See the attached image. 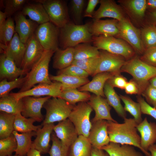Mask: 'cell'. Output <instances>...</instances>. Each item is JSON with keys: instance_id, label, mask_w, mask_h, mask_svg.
<instances>
[{"instance_id": "91938a15", "label": "cell", "mask_w": 156, "mask_h": 156, "mask_svg": "<svg viewBox=\"0 0 156 156\" xmlns=\"http://www.w3.org/2000/svg\"><path fill=\"white\" fill-rule=\"evenodd\" d=\"M40 153L34 148L31 147L27 154L26 156H41Z\"/></svg>"}, {"instance_id": "03108f58", "label": "cell", "mask_w": 156, "mask_h": 156, "mask_svg": "<svg viewBox=\"0 0 156 156\" xmlns=\"http://www.w3.org/2000/svg\"></svg>"}, {"instance_id": "8fae6325", "label": "cell", "mask_w": 156, "mask_h": 156, "mask_svg": "<svg viewBox=\"0 0 156 156\" xmlns=\"http://www.w3.org/2000/svg\"><path fill=\"white\" fill-rule=\"evenodd\" d=\"M62 90V85L60 82L54 81L51 83H41L35 86L27 91L11 93L17 100L28 96L36 97L41 96H50L58 97Z\"/></svg>"}, {"instance_id": "f5cc1de1", "label": "cell", "mask_w": 156, "mask_h": 156, "mask_svg": "<svg viewBox=\"0 0 156 156\" xmlns=\"http://www.w3.org/2000/svg\"><path fill=\"white\" fill-rule=\"evenodd\" d=\"M107 81L113 88L116 87L122 90L125 89L128 82L127 79L120 73L114 75Z\"/></svg>"}, {"instance_id": "4fadbf2b", "label": "cell", "mask_w": 156, "mask_h": 156, "mask_svg": "<svg viewBox=\"0 0 156 156\" xmlns=\"http://www.w3.org/2000/svg\"><path fill=\"white\" fill-rule=\"evenodd\" d=\"M99 51L100 60L95 75L102 72L114 74L120 73L121 68L127 61L125 58L122 56L112 54L105 50Z\"/></svg>"}, {"instance_id": "e7e4bbea", "label": "cell", "mask_w": 156, "mask_h": 156, "mask_svg": "<svg viewBox=\"0 0 156 156\" xmlns=\"http://www.w3.org/2000/svg\"><path fill=\"white\" fill-rule=\"evenodd\" d=\"M20 156V155H10V156Z\"/></svg>"}, {"instance_id": "be15d7a7", "label": "cell", "mask_w": 156, "mask_h": 156, "mask_svg": "<svg viewBox=\"0 0 156 156\" xmlns=\"http://www.w3.org/2000/svg\"><path fill=\"white\" fill-rule=\"evenodd\" d=\"M149 82L151 86L156 88V76L151 79Z\"/></svg>"}, {"instance_id": "7dc6e473", "label": "cell", "mask_w": 156, "mask_h": 156, "mask_svg": "<svg viewBox=\"0 0 156 156\" xmlns=\"http://www.w3.org/2000/svg\"><path fill=\"white\" fill-rule=\"evenodd\" d=\"M71 10L74 20L77 25H80L82 15L86 3L84 0H72Z\"/></svg>"}, {"instance_id": "c3c4849f", "label": "cell", "mask_w": 156, "mask_h": 156, "mask_svg": "<svg viewBox=\"0 0 156 156\" xmlns=\"http://www.w3.org/2000/svg\"><path fill=\"white\" fill-rule=\"evenodd\" d=\"M61 74L82 78H88L89 76L83 70L78 66L73 64L64 69L58 70L57 75Z\"/></svg>"}, {"instance_id": "74e56055", "label": "cell", "mask_w": 156, "mask_h": 156, "mask_svg": "<svg viewBox=\"0 0 156 156\" xmlns=\"http://www.w3.org/2000/svg\"><path fill=\"white\" fill-rule=\"evenodd\" d=\"M140 29L142 42L145 50L156 47V25L146 23Z\"/></svg>"}, {"instance_id": "f546056e", "label": "cell", "mask_w": 156, "mask_h": 156, "mask_svg": "<svg viewBox=\"0 0 156 156\" xmlns=\"http://www.w3.org/2000/svg\"><path fill=\"white\" fill-rule=\"evenodd\" d=\"M92 148L88 138L79 135L70 146L68 156H91Z\"/></svg>"}, {"instance_id": "9f6ffc18", "label": "cell", "mask_w": 156, "mask_h": 156, "mask_svg": "<svg viewBox=\"0 0 156 156\" xmlns=\"http://www.w3.org/2000/svg\"><path fill=\"white\" fill-rule=\"evenodd\" d=\"M145 19L146 23L156 25V10L151 12H148L146 15Z\"/></svg>"}, {"instance_id": "816d5d0a", "label": "cell", "mask_w": 156, "mask_h": 156, "mask_svg": "<svg viewBox=\"0 0 156 156\" xmlns=\"http://www.w3.org/2000/svg\"><path fill=\"white\" fill-rule=\"evenodd\" d=\"M137 99L140 105L142 114L149 115L156 120V109L150 105L140 95L137 96Z\"/></svg>"}, {"instance_id": "d4e9b609", "label": "cell", "mask_w": 156, "mask_h": 156, "mask_svg": "<svg viewBox=\"0 0 156 156\" xmlns=\"http://www.w3.org/2000/svg\"><path fill=\"white\" fill-rule=\"evenodd\" d=\"M114 75L108 72L98 73L93 77L91 81L79 88L78 90L81 91L90 92L97 96L104 97L105 84Z\"/></svg>"}, {"instance_id": "2e32d148", "label": "cell", "mask_w": 156, "mask_h": 156, "mask_svg": "<svg viewBox=\"0 0 156 156\" xmlns=\"http://www.w3.org/2000/svg\"><path fill=\"white\" fill-rule=\"evenodd\" d=\"M99 3V7L93 15V19L109 17L120 21L127 16L122 7L114 0H100Z\"/></svg>"}, {"instance_id": "ab89813d", "label": "cell", "mask_w": 156, "mask_h": 156, "mask_svg": "<svg viewBox=\"0 0 156 156\" xmlns=\"http://www.w3.org/2000/svg\"><path fill=\"white\" fill-rule=\"evenodd\" d=\"M15 33L14 18L8 17L5 22L0 26V44L8 46Z\"/></svg>"}, {"instance_id": "6da1fadb", "label": "cell", "mask_w": 156, "mask_h": 156, "mask_svg": "<svg viewBox=\"0 0 156 156\" xmlns=\"http://www.w3.org/2000/svg\"><path fill=\"white\" fill-rule=\"evenodd\" d=\"M122 123L108 121L107 130L110 142L137 147L143 153L140 146L141 138L137 132L138 125L134 118L124 119Z\"/></svg>"}, {"instance_id": "e0dca14e", "label": "cell", "mask_w": 156, "mask_h": 156, "mask_svg": "<svg viewBox=\"0 0 156 156\" xmlns=\"http://www.w3.org/2000/svg\"><path fill=\"white\" fill-rule=\"evenodd\" d=\"M137 128L140 135V146L143 153L146 156H150L148 148L156 142V123L149 122L146 117L138 125Z\"/></svg>"}, {"instance_id": "f6af8a7d", "label": "cell", "mask_w": 156, "mask_h": 156, "mask_svg": "<svg viewBox=\"0 0 156 156\" xmlns=\"http://www.w3.org/2000/svg\"><path fill=\"white\" fill-rule=\"evenodd\" d=\"M52 145L48 153L50 156H68L69 148L64 146L55 133L51 135Z\"/></svg>"}, {"instance_id": "484cf974", "label": "cell", "mask_w": 156, "mask_h": 156, "mask_svg": "<svg viewBox=\"0 0 156 156\" xmlns=\"http://www.w3.org/2000/svg\"><path fill=\"white\" fill-rule=\"evenodd\" d=\"M25 49L26 44L21 41L16 32L3 53L11 58L17 66L21 68Z\"/></svg>"}, {"instance_id": "e575fe53", "label": "cell", "mask_w": 156, "mask_h": 156, "mask_svg": "<svg viewBox=\"0 0 156 156\" xmlns=\"http://www.w3.org/2000/svg\"><path fill=\"white\" fill-rule=\"evenodd\" d=\"M51 80L60 82L62 90L68 88H79L90 81L88 78H82L61 74L50 76Z\"/></svg>"}, {"instance_id": "681fc988", "label": "cell", "mask_w": 156, "mask_h": 156, "mask_svg": "<svg viewBox=\"0 0 156 156\" xmlns=\"http://www.w3.org/2000/svg\"><path fill=\"white\" fill-rule=\"evenodd\" d=\"M139 57L145 63L156 67V47L145 49L143 54Z\"/></svg>"}, {"instance_id": "277c9868", "label": "cell", "mask_w": 156, "mask_h": 156, "mask_svg": "<svg viewBox=\"0 0 156 156\" xmlns=\"http://www.w3.org/2000/svg\"><path fill=\"white\" fill-rule=\"evenodd\" d=\"M120 72L127 73L132 76L139 87L141 94L149 84V80L156 76V67L143 62L136 55L126 61Z\"/></svg>"}, {"instance_id": "db71d44e", "label": "cell", "mask_w": 156, "mask_h": 156, "mask_svg": "<svg viewBox=\"0 0 156 156\" xmlns=\"http://www.w3.org/2000/svg\"><path fill=\"white\" fill-rule=\"evenodd\" d=\"M124 90L126 93L128 94L140 95L139 87L137 83L133 79L128 81Z\"/></svg>"}, {"instance_id": "6f0895ef", "label": "cell", "mask_w": 156, "mask_h": 156, "mask_svg": "<svg viewBox=\"0 0 156 156\" xmlns=\"http://www.w3.org/2000/svg\"><path fill=\"white\" fill-rule=\"evenodd\" d=\"M91 156H109L108 153L102 149L92 147Z\"/></svg>"}, {"instance_id": "5b68a950", "label": "cell", "mask_w": 156, "mask_h": 156, "mask_svg": "<svg viewBox=\"0 0 156 156\" xmlns=\"http://www.w3.org/2000/svg\"><path fill=\"white\" fill-rule=\"evenodd\" d=\"M93 45L99 50H102L122 56L128 61L136 53L131 47L124 40L111 36H93Z\"/></svg>"}, {"instance_id": "d6a6232c", "label": "cell", "mask_w": 156, "mask_h": 156, "mask_svg": "<svg viewBox=\"0 0 156 156\" xmlns=\"http://www.w3.org/2000/svg\"><path fill=\"white\" fill-rule=\"evenodd\" d=\"M91 96L88 92L80 91L77 88H68L63 89L58 98L75 105L77 103L88 102Z\"/></svg>"}, {"instance_id": "8992f818", "label": "cell", "mask_w": 156, "mask_h": 156, "mask_svg": "<svg viewBox=\"0 0 156 156\" xmlns=\"http://www.w3.org/2000/svg\"><path fill=\"white\" fill-rule=\"evenodd\" d=\"M75 106L60 98H50L43 106L46 114L42 125L60 122L68 118Z\"/></svg>"}, {"instance_id": "ffe728a7", "label": "cell", "mask_w": 156, "mask_h": 156, "mask_svg": "<svg viewBox=\"0 0 156 156\" xmlns=\"http://www.w3.org/2000/svg\"><path fill=\"white\" fill-rule=\"evenodd\" d=\"M14 19L15 32L21 41L25 44L30 37L34 33L39 25L30 19L26 18L21 11L14 14Z\"/></svg>"}, {"instance_id": "6125c7cd", "label": "cell", "mask_w": 156, "mask_h": 156, "mask_svg": "<svg viewBox=\"0 0 156 156\" xmlns=\"http://www.w3.org/2000/svg\"><path fill=\"white\" fill-rule=\"evenodd\" d=\"M148 151L150 153V156H156V144H154L150 146Z\"/></svg>"}, {"instance_id": "7c38bea8", "label": "cell", "mask_w": 156, "mask_h": 156, "mask_svg": "<svg viewBox=\"0 0 156 156\" xmlns=\"http://www.w3.org/2000/svg\"><path fill=\"white\" fill-rule=\"evenodd\" d=\"M26 44V49L21 68L26 75L42 56L45 49L34 33Z\"/></svg>"}, {"instance_id": "d590c367", "label": "cell", "mask_w": 156, "mask_h": 156, "mask_svg": "<svg viewBox=\"0 0 156 156\" xmlns=\"http://www.w3.org/2000/svg\"><path fill=\"white\" fill-rule=\"evenodd\" d=\"M37 121L35 119L27 118L23 116L21 113L15 115L14 124V131L21 133L36 131L41 128L42 125H34V123Z\"/></svg>"}, {"instance_id": "ee69618b", "label": "cell", "mask_w": 156, "mask_h": 156, "mask_svg": "<svg viewBox=\"0 0 156 156\" xmlns=\"http://www.w3.org/2000/svg\"><path fill=\"white\" fill-rule=\"evenodd\" d=\"M17 147L16 141L13 133L6 138L0 139V156L12 155Z\"/></svg>"}, {"instance_id": "cb8c5ba5", "label": "cell", "mask_w": 156, "mask_h": 156, "mask_svg": "<svg viewBox=\"0 0 156 156\" xmlns=\"http://www.w3.org/2000/svg\"><path fill=\"white\" fill-rule=\"evenodd\" d=\"M25 75L23 70L18 67L14 61L4 53L0 56V78L12 81Z\"/></svg>"}, {"instance_id": "1f68e13d", "label": "cell", "mask_w": 156, "mask_h": 156, "mask_svg": "<svg viewBox=\"0 0 156 156\" xmlns=\"http://www.w3.org/2000/svg\"><path fill=\"white\" fill-rule=\"evenodd\" d=\"M104 92L105 96L109 105L114 108L120 116L124 119L126 118V111L121 104L120 96L117 94L114 88L107 81L105 84Z\"/></svg>"}, {"instance_id": "ba28073f", "label": "cell", "mask_w": 156, "mask_h": 156, "mask_svg": "<svg viewBox=\"0 0 156 156\" xmlns=\"http://www.w3.org/2000/svg\"><path fill=\"white\" fill-rule=\"evenodd\" d=\"M117 26L119 33L116 38L126 41L133 49L136 54L142 55L145 49L142 42L140 29L134 26L127 16L118 21Z\"/></svg>"}, {"instance_id": "11a10c76", "label": "cell", "mask_w": 156, "mask_h": 156, "mask_svg": "<svg viewBox=\"0 0 156 156\" xmlns=\"http://www.w3.org/2000/svg\"><path fill=\"white\" fill-rule=\"evenodd\" d=\"M99 2V0H88L87 7L85 11L84 16L92 18L94 9Z\"/></svg>"}, {"instance_id": "60d3db41", "label": "cell", "mask_w": 156, "mask_h": 156, "mask_svg": "<svg viewBox=\"0 0 156 156\" xmlns=\"http://www.w3.org/2000/svg\"><path fill=\"white\" fill-rule=\"evenodd\" d=\"M120 97L124 104V109L125 111L129 112L133 116L138 124L141 122L143 120L140 104L135 102L128 96L120 95Z\"/></svg>"}, {"instance_id": "52a82bcc", "label": "cell", "mask_w": 156, "mask_h": 156, "mask_svg": "<svg viewBox=\"0 0 156 156\" xmlns=\"http://www.w3.org/2000/svg\"><path fill=\"white\" fill-rule=\"evenodd\" d=\"M93 109L87 102H81L75 105L68 118L74 125L79 135L88 138L92 126L90 117Z\"/></svg>"}, {"instance_id": "7402d4cb", "label": "cell", "mask_w": 156, "mask_h": 156, "mask_svg": "<svg viewBox=\"0 0 156 156\" xmlns=\"http://www.w3.org/2000/svg\"><path fill=\"white\" fill-rule=\"evenodd\" d=\"M118 21L114 19H93L91 23L90 32L93 36H104L116 38L119 33L117 26Z\"/></svg>"}, {"instance_id": "44dd1931", "label": "cell", "mask_w": 156, "mask_h": 156, "mask_svg": "<svg viewBox=\"0 0 156 156\" xmlns=\"http://www.w3.org/2000/svg\"><path fill=\"white\" fill-rule=\"evenodd\" d=\"M87 102L95 112V116L92 120V122L100 120L117 122L111 116V108L106 99L93 94L91 95Z\"/></svg>"}, {"instance_id": "7a4b0ae2", "label": "cell", "mask_w": 156, "mask_h": 156, "mask_svg": "<svg viewBox=\"0 0 156 156\" xmlns=\"http://www.w3.org/2000/svg\"><path fill=\"white\" fill-rule=\"evenodd\" d=\"M91 23L77 25L70 21L60 28V42L63 49L74 47L81 43L92 42L93 36L90 30Z\"/></svg>"}, {"instance_id": "f1b7e54d", "label": "cell", "mask_w": 156, "mask_h": 156, "mask_svg": "<svg viewBox=\"0 0 156 156\" xmlns=\"http://www.w3.org/2000/svg\"><path fill=\"white\" fill-rule=\"evenodd\" d=\"M101 149L109 156H143L142 153L135 150L134 146L129 145L110 142Z\"/></svg>"}, {"instance_id": "680465c9", "label": "cell", "mask_w": 156, "mask_h": 156, "mask_svg": "<svg viewBox=\"0 0 156 156\" xmlns=\"http://www.w3.org/2000/svg\"><path fill=\"white\" fill-rule=\"evenodd\" d=\"M146 10L151 12L156 10V0H146Z\"/></svg>"}, {"instance_id": "5bb4252c", "label": "cell", "mask_w": 156, "mask_h": 156, "mask_svg": "<svg viewBox=\"0 0 156 156\" xmlns=\"http://www.w3.org/2000/svg\"><path fill=\"white\" fill-rule=\"evenodd\" d=\"M51 97H36L31 96L24 97L22 100L23 108L22 115L27 118H31L36 119L37 122L43 120V116L42 114V108L45 102Z\"/></svg>"}, {"instance_id": "9c48e42d", "label": "cell", "mask_w": 156, "mask_h": 156, "mask_svg": "<svg viewBox=\"0 0 156 156\" xmlns=\"http://www.w3.org/2000/svg\"><path fill=\"white\" fill-rule=\"evenodd\" d=\"M44 7L50 22L59 28L70 21L66 4L61 0H37Z\"/></svg>"}, {"instance_id": "9a60e30c", "label": "cell", "mask_w": 156, "mask_h": 156, "mask_svg": "<svg viewBox=\"0 0 156 156\" xmlns=\"http://www.w3.org/2000/svg\"><path fill=\"white\" fill-rule=\"evenodd\" d=\"M92 123L88 138L93 147L101 149L110 142L107 130L108 121L100 120Z\"/></svg>"}, {"instance_id": "f35d334b", "label": "cell", "mask_w": 156, "mask_h": 156, "mask_svg": "<svg viewBox=\"0 0 156 156\" xmlns=\"http://www.w3.org/2000/svg\"><path fill=\"white\" fill-rule=\"evenodd\" d=\"M15 115L1 112L0 113V139L10 136L14 131Z\"/></svg>"}, {"instance_id": "4316f807", "label": "cell", "mask_w": 156, "mask_h": 156, "mask_svg": "<svg viewBox=\"0 0 156 156\" xmlns=\"http://www.w3.org/2000/svg\"><path fill=\"white\" fill-rule=\"evenodd\" d=\"M27 3L21 12L25 16L39 25L50 21L47 14L43 5L40 3Z\"/></svg>"}, {"instance_id": "836d02e7", "label": "cell", "mask_w": 156, "mask_h": 156, "mask_svg": "<svg viewBox=\"0 0 156 156\" xmlns=\"http://www.w3.org/2000/svg\"><path fill=\"white\" fill-rule=\"evenodd\" d=\"M23 108L22 99L17 100L11 93L0 98L1 112L15 115L21 113Z\"/></svg>"}, {"instance_id": "4dcf8cb0", "label": "cell", "mask_w": 156, "mask_h": 156, "mask_svg": "<svg viewBox=\"0 0 156 156\" xmlns=\"http://www.w3.org/2000/svg\"><path fill=\"white\" fill-rule=\"evenodd\" d=\"M36 132L20 133L16 131H13L12 133L16 138L17 144L15 155L21 156L26 155L31 147L33 142L32 138L36 135Z\"/></svg>"}, {"instance_id": "b9f144b4", "label": "cell", "mask_w": 156, "mask_h": 156, "mask_svg": "<svg viewBox=\"0 0 156 156\" xmlns=\"http://www.w3.org/2000/svg\"><path fill=\"white\" fill-rule=\"evenodd\" d=\"M100 55L85 59L74 60L72 64L78 66L85 71L90 75L94 77L100 62Z\"/></svg>"}, {"instance_id": "3957f363", "label": "cell", "mask_w": 156, "mask_h": 156, "mask_svg": "<svg viewBox=\"0 0 156 156\" xmlns=\"http://www.w3.org/2000/svg\"><path fill=\"white\" fill-rule=\"evenodd\" d=\"M55 51L45 50L42 56L26 75V80L18 92L29 90L37 84L51 83L49 74V65Z\"/></svg>"}, {"instance_id": "94428289", "label": "cell", "mask_w": 156, "mask_h": 156, "mask_svg": "<svg viewBox=\"0 0 156 156\" xmlns=\"http://www.w3.org/2000/svg\"><path fill=\"white\" fill-rule=\"evenodd\" d=\"M8 18L5 13L1 11H0V26L2 25L6 21Z\"/></svg>"}, {"instance_id": "ac0fdd59", "label": "cell", "mask_w": 156, "mask_h": 156, "mask_svg": "<svg viewBox=\"0 0 156 156\" xmlns=\"http://www.w3.org/2000/svg\"><path fill=\"white\" fill-rule=\"evenodd\" d=\"M53 131L63 145L69 149L79 135L73 124L68 118L55 125Z\"/></svg>"}, {"instance_id": "83f0119b", "label": "cell", "mask_w": 156, "mask_h": 156, "mask_svg": "<svg viewBox=\"0 0 156 156\" xmlns=\"http://www.w3.org/2000/svg\"><path fill=\"white\" fill-rule=\"evenodd\" d=\"M74 47H68L64 49L58 48L53 57V68L59 70L71 65L74 60Z\"/></svg>"}, {"instance_id": "f907efd6", "label": "cell", "mask_w": 156, "mask_h": 156, "mask_svg": "<svg viewBox=\"0 0 156 156\" xmlns=\"http://www.w3.org/2000/svg\"><path fill=\"white\" fill-rule=\"evenodd\" d=\"M141 94L145 97L148 104L156 109V88L149 83Z\"/></svg>"}, {"instance_id": "8d00e7d4", "label": "cell", "mask_w": 156, "mask_h": 156, "mask_svg": "<svg viewBox=\"0 0 156 156\" xmlns=\"http://www.w3.org/2000/svg\"><path fill=\"white\" fill-rule=\"evenodd\" d=\"M74 48V60H82L100 55L99 50L88 43L79 44Z\"/></svg>"}, {"instance_id": "30bf717a", "label": "cell", "mask_w": 156, "mask_h": 156, "mask_svg": "<svg viewBox=\"0 0 156 156\" xmlns=\"http://www.w3.org/2000/svg\"><path fill=\"white\" fill-rule=\"evenodd\" d=\"M60 29L50 21L38 25L34 34L45 50L55 52L59 48Z\"/></svg>"}, {"instance_id": "bcb514c9", "label": "cell", "mask_w": 156, "mask_h": 156, "mask_svg": "<svg viewBox=\"0 0 156 156\" xmlns=\"http://www.w3.org/2000/svg\"><path fill=\"white\" fill-rule=\"evenodd\" d=\"M26 0H6L5 1L4 12L8 18L21 11L25 5L28 2Z\"/></svg>"}, {"instance_id": "7bdbcfd3", "label": "cell", "mask_w": 156, "mask_h": 156, "mask_svg": "<svg viewBox=\"0 0 156 156\" xmlns=\"http://www.w3.org/2000/svg\"><path fill=\"white\" fill-rule=\"evenodd\" d=\"M27 77L26 75L24 77L22 76L15 80L8 81L6 79H4L0 82V98L9 94L12 90L22 87L26 81Z\"/></svg>"}, {"instance_id": "603a6c76", "label": "cell", "mask_w": 156, "mask_h": 156, "mask_svg": "<svg viewBox=\"0 0 156 156\" xmlns=\"http://www.w3.org/2000/svg\"><path fill=\"white\" fill-rule=\"evenodd\" d=\"M36 132V138L33 142L31 147L39 151L41 154L49 153L50 142L55 125L54 123L46 124Z\"/></svg>"}, {"instance_id": "d6986e66", "label": "cell", "mask_w": 156, "mask_h": 156, "mask_svg": "<svg viewBox=\"0 0 156 156\" xmlns=\"http://www.w3.org/2000/svg\"><path fill=\"white\" fill-rule=\"evenodd\" d=\"M117 2L133 21L142 23L145 19L146 0H119Z\"/></svg>"}]
</instances>
